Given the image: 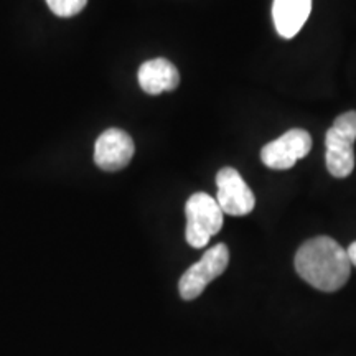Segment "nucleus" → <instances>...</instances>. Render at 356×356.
<instances>
[{
	"label": "nucleus",
	"mask_w": 356,
	"mask_h": 356,
	"mask_svg": "<svg viewBox=\"0 0 356 356\" xmlns=\"http://www.w3.org/2000/svg\"><path fill=\"white\" fill-rule=\"evenodd\" d=\"M296 270L307 284L323 292H335L348 282V252L328 236H317L302 244L296 254Z\"/></svg>",
	"instance_id": "obj_1"
},
{
	"label": "nucleus",
	"mask_w": 356,
	"mask_h": 356,
	"mask_svg": "<svg viewBox=\"0 0 356 356\" xmlns=\"http://www.w3.org/2000/svg\"><path fill=\"white\" fill-rule=\"evenodd\" d=\"M356 140V111L340 114L325 136V162L335 178H346L355 168L353 144Z\"/></svg>",
	"instance_id": "obj_2"
},
{
	"label": "nucleus",
	"mask_w": 356,
	"mask_h": 356,
	"mask_svg": "<svg viewBox=\"0 0 356 356\" xmlns=\"http://www.w3.org/2000/svg\"><path fill=\"white\" fill-rule=\"evenodd\" d=\"M186 213V243L191 248H204L213 236L222 228V211L216 198L198 191L188 198L185 204Z\"/></svg>",
	"instance_id": "obj_3"
},
{
	"label": "nucleus",
	"mask_w": 356,
	"mask_h": 356,
	"mask_svg": "<svg viewBox=\"0 0 356 356\" xmlns=\"http://www.w3.org/2000/svg\"><path fill=\"white\" fill-rule=\"evenodd\" d=\"M229 262V251L226 244H216L204 252L202 259L186 269L178 282V291L184 300H193L203 293L211 280L225 273Z\"/></svg>",
	"instance_id": "obj_4"
},
{
	"label": "nucleus",
	"mask_w": 356,
	"mask_h": 356,
	"mask_svg": "<svg viewBox=\"0 0 356 356\" xmlns=\"http://www.w3.org/2000/svg\"><path fill=\"white\" fill-rule=\"evenodd\" d=\"M312 149V137L304 129H291L279 139L262 147L261 160L273 170H287L297 160L307 157Z\"/></svg>",
	"instance_id": "obj_5"
},
{
	"label": "nucleus",
	"mask_w": 356,
	"mask_h": 356,
	"mask_svg": "<svg viewBox=\"0 0 356 356\" xmlns=\"http://www.w3.org/2000/svg\"><path fill=\"white\" fill-rule=\"evenodd\" d=\"M216 202L222 213L231 216H246L254 210V193L236 168L222 167L216 173Z\"/></svg>",
	"instance_id": "obj_6"
},
{
	"label": "nucleus",
	"mask_w": 356,
	"mask_h": 356,
	"mask_svg": "<svg viewBox=\"0 0 356 356\" xmlns=\"http://www.w3.org/2000/svg\"><path fill=\"white\" fill-rule=\"evenodd\" d=\"M136 147L132 137L122 129H108L97 137L95 144V162L104 172L126 168L134 157Z\"/></svg>",
	"instance_id": "obj_7"
},
{
	"label": "nucleus",
	"mask_w": 356,
	"mask_h": 356,
	"mask_svg": "<svg viewBox=\"0 0 356 356\" xmlns=\"http://www.w3.org/2000/svg\"><path fill=\"white\" fill-rule=\"evenodd\" d=\"M137 79L147 95L155 96L177 89L180 83V73H178L177 66L165 58H155V60H149L140 65Z\"/></svg>",
	"instance_id": "obj_8"
},
{
	"label": "nucleus",
	"mask_w": 356,
	"mask_h": 356,
	"mask_svg": "<svg viewBox=\"0 0 356 356\" xmlns=\"http://www.w3.org/2000/svg\"><path fill=\"white\" fill-rule=\"evenodd\" d=\"M312 10V0H274L273 19L282 38H293L305 25Z\"/></svg>",
	"instance_id": "obj_9"
},
{
	"label": "nucleus",
	"mask_w": 356,
	"mask_h": 356,
	"mask_svg": "<svg viewBox=\"0 0 356 356\" xmlns=\"http://www.w3.org/2000/svg\"><path fill=\"white\" fill-rule=\"evenodd\" d=\"M47 3L55 15L68 19V17L78 15L86 7L88 0H47Z\"/></svg>",
	"instance_id": "obj_10"
},
{
	"label": "nucleus",
	"mask_w": 356,
	"mask_h": 356,
	"mask_svg": "<svg viewBox=\"0 0 356 356\" xmlns=\"http://www.w3.org/2000/svg\"><path fill=\"white\" fill-rule=\"evenodd\" d=\"M346 252H348V257H350L351 266H356V241L350 244V248L346 249Z\"/></svg>",
	"instance_id": "obj_11"
}]
</instances>
